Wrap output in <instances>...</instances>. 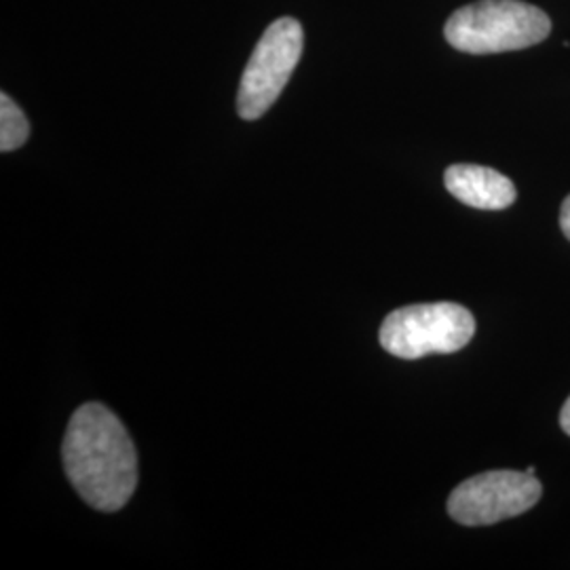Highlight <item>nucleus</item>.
I'll return each mask as SVG.
<instances>
[{"label":"nucleus","mask_w":570,"mask_h":570,"mask_svg":"<svg viewBox=\"0 0 570 570\" xmlns=\"http://www.w3.org/2000/svg\"><path fill=\"white\" fill-rule=\"evenodd\" d=\"M560 428L564 429L567 435H570V397L560 412Z\"/></svg>","instance_id":"9"},{"label":"nucleus","mask_w":570,"mask_h":570,"mask_svg":"<svg viewBox=\"0 0 570 570\" xmlns=\"http://www.w3.org/2000/svg\"><path fill=\"white\" fill-rule=\"evenodd\" d=\"M560 228H562V233L567 235V239L570 242V195L564 199L562 209H560Z\"/></svg>","instance_id":"8"},{"label":"nucleus","mask_w":570,"mask_h":570,"mask_svg":"<svg viewBox=\"0 0 570 570\" xmlns=\"http://www.w3.org/2000/svg\"><path fill=\"white\" fill-rule=\"evenodd\" d=\"M527 473H530V475H534V473H537V469L532 468V465H530L529 469H527Z\"/></svg>","instance_id":"10"},{"label":"nucleus","mask_w":570,"mask_h":570,"mask_svg":"<svg viewBox=\"0 0 570 570\" xmlns=\"http://www.w3.org/2000/svg\"><path fill=\"white\" fill-rule=\"evenodd\" d=\"M541 492V482L527 471H487L452 490L450 518L463 527H490L527 513Z\"/></svg>","instance_id":"5"},{"label":"nucleus","mask_w":570,"mask_h":570,"mask_svg":"<svg viewBox=\"0 0 570 570\" xmlns=\"http://www.w3.org/2000/svg\"><path fill=\"white\" fill-rule=\"evenodd\" d=\"M551 20L522 0H478L446 21V41L465 53L489 56L527 49L550 37Z\"/></svg>","instance_id":"2"},{"label":"nucleus","mask_w":570,"mask_h":570,"mask_svg":"<svg viewBox=\"0 0 570 570\" xmlns=\"http://www.w3.org/2000/svg\"><path fill=\"white\" fill-rule=\"evenodd\" d=\"M30 136V125L20 106L13 102L7 94L0 96V150L9 153L20 148Z\"/></svg>","instance_id":"7"},{"label":"nucleus","mask_w":570,"mask_h":570,"mask_svg":"<svg viewBox=\"0 0 570 570\" xmlns=\"http://www.w3.org/2000/svg\"><path fill=\"white\" fill-rule=\"evenodd\" d=\"M475 320L454 303L412 305L389 313L381 326V345L400 360H421L433 353H456L471 343Z\"/></svg>","instance_id":"3"},{"label":"nucleus","mask_w":570,"mask_h":570,"mask_svg":"<svg viewBox=\"0 0 570 570\" xmlns=\"http://www.w3.org/2000/svg\"><path fill=\"white\" fill-rule=\"evenodd\" d=\"M444 183L452 197L475 209H505L518 197V190L508 176L484 165H450Z\"/></svg>","instance_id":"6"},{"label":"nucleus","mask_w":570,"mask_h":570,"mask_svg":"<svg viewBox=\"0 0 570 570\" xmlns=\"http://www.w3.org/2000/svg\"><path fill=\"white\" fill-rule=\"evenodd\" d=\"M63 469L94 510H122L138 487V454L119 416L102 404L79 407L66 429Z\"/></svg>","instance_id":"1"},{"label":"nucleus","mask_w":570,"mask_h":570,"mask_svg":"<svg viewBox=\"0 0 570 570\" xmlns=\"http://www.w3.org/2000/svg\"><path fill=\"white\" fill-rule=\"evenodd\" d=\"M305 47L303 26L292 18H279L266 28L245 66L237 112L245 121H256L277 102Z\"/></svg>","instance_id":"4"}]
</instances>
